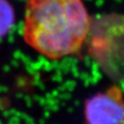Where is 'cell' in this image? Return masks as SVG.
<instances>
[{
  "mask_svg": "<svg viewBox=\"0 0 124 124\" xmlns=\"http://www.w3.org/2000/svg\"><path fill=\"white\" fill-rule=\"evenodd\" d=\"M15 21V13L8 0H0V38H3L12 29Z\"/></svg>",
  "mask_w": 124,
  "mask_h": 124,
  "instance_id": "cell-3",
  "label": "cell"
},
{
  "mask_svg": "<svg viewBox=\"0 0 124 124\" xmlns=\"http://www.w3.org/2000/svg\"><path fill=\"white\" fill-rule=\"evenodd\" d=\"M85 124H124V95L112 85L85 100Z\"/></svg>",
  "mask_w": 124,
  "mask_h": 124,
  "instance_id": "cell-2",
  "label": "cell"
},
{
  "mask_svg": "<svg viewBox=\"0 0 124 124\" xmlns=\"http://www.w3.org/2000/svg\"><path fill=\"white\" fill-rule=\"evenodd\" d=\"M91 20L83 0H27L23 38L37 53L59 60L82 51Z\"/></svg>",
  "mask_w": 124,
  "mask_h": 124,
  "instance_id": "cell-1",
  "label": "cell"
}]
</instances>
